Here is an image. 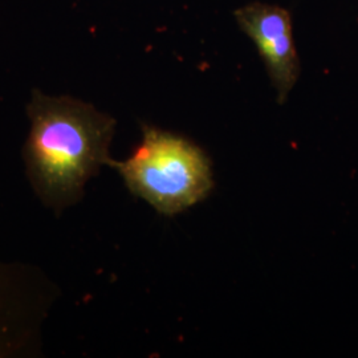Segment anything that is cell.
<instances>
[{
  "label": "cell",
  "instance_id": "cell-3",
  "mask_svg": "<svg viewBox=\"0 0 358 358\" xmlns=\"http://www.w3.org/2000/svg\"><path fill=\"white\" fill-rule=\"evenodd\" d=\"M235 17L254 40L278 92V101L284 103L300 76L291 15L282 7L256 1L235 11Z\"/></svg>",
  "mask_w": 358,
  "mask_h": 358
},
{
  "label": "cell",
  "instance_id": "cell-2",
  "mask_svg": "<svg viewBox=\"0 0 358 358\" xmlns=\"http://www.w3.org/2000/svg\"><path fill=\"white\" fill-rule=\"evenodd\" d=\"M129 190L166 217L206 199L214 187L211 161L194 142L143 127L141 145L122 162L112 161Z\"/></svg>",
  "mask_w": 358,
  "mask_h": 358
},
{
  "label": "cell",
  "instance_id": "cell-1",
  "mask_svg": "<svg viewBox=\"0 0 358 358\" xmlns=\"http://www.w3.org/2000/svg\"><path fill=\"white\" fill-rule=\"evenodd\" d=\"M23 157L32 187L44 205L60 213L78 202L84 187L103 165L115 121L90 103L35 90Z\"/></svg>",
  "mask_w": 358,
  "mask_h": 358
}]
</instances>
